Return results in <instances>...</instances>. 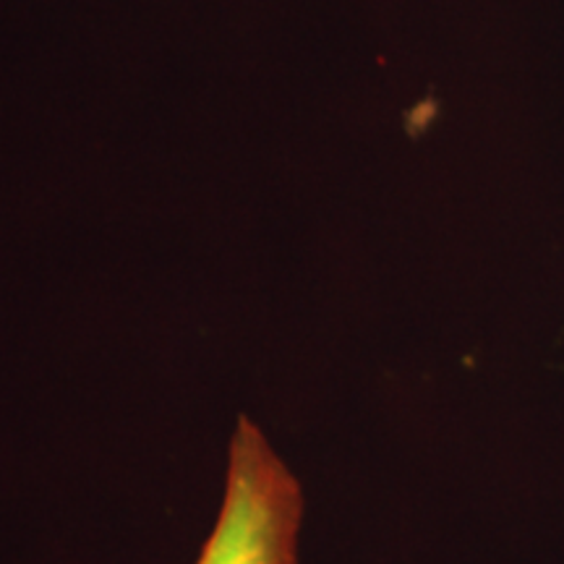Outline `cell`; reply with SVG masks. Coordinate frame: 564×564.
Returning <instances> with one entry per match:
<instances>
[{
    "instance_id": "6da1fadb",
    "label": "cell",
    "mask_w": 564,
    "mask_h": 564,
    "mask_svg": "<svg viewBox=\"0 0 564 564\" xmlns=\"http://www.w3.org/2000/svg\"><path fill=\"white\" fill-rule=\"evenodd\" d=\"M303 491L270 440L241 415L230 440L220 514L196 564H299Z\"/></svg>"
}]
</instances>
